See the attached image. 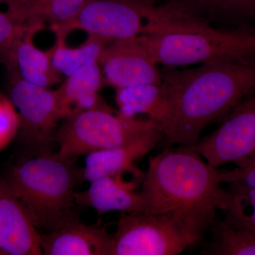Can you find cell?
<instances>
[{"label": "cell", "instance_id": "cell-17", "mask_svg": "<svg viewBox=\"0 0 255 255\" xmlns=\"http://www.w3.org/2000/svg\"><path fill=\"white\" fill-rule=\"evenodd\" d=\"M44 28L29 26L18 38L13 53V65L19 76L33 85L49 87L60 81V75L53 65V50L37 48L33 38L37 32ZM9 69V70H10Z\"/></svg>", "mask_w": 255, "mask_h": 255}, {"label": "cell", "instance_id": "cell-20", "mask_svg": "<svg viewBox=\"0 0 255 255\" xmlns=\"http://www.w3.org/2000/svg\"><path fill=\"white\" fill-rule=\"evenodd\" d=\"M202 254L255 255V231L225 216L213 225L211 243Z\"/></svg>", "mask_w": 255, "mask_h": 255}, {"label": "cell", "instance_id": "cell-16", "mask_svg": "<svg viewBox=\"0 0 255 255\" xmlns=\"http://www.w3.org/2000/svg\"><path fill=\"white\" fill-rule=\"evenodd\" d=\"M8 12L22 26L49 23L52 31L63 27L89 0H1Z\"/></svg>", "mask_w": 255, "mask_h": 255}, {"label": "cell", "instance_id": "cell-9", "mask_svg": "<svg viewBox=\"0 0 255 255\" xmlns=\"http://www.w3.org/2000/svg\"><path fill=\"white\" fill-rule=\"evenodd\" d=\"M146 26L141 10L132 5L119 0H89L73 21L53 32L68 36L80 30L109 43L145 34Z\"/></svg>", "mask_w": 255, "mask_h": 255}, {"label": "cell", "instance_id": "cell-10", "mask_svg": "<svg viewBox=\"0 0 255 255\" xmlns=\"http://www.w3.org/2000/svg\"><path fill=\"white\" fill-rule=\"evenodd\" d=\"M99 64L105 83L116 90L162 83V69L137 37L109 43Z\"/></svg>", "mask_w": 255, "mask_h": 255}, {"label": "cell", "instance_id": "cell-14", "mask_svg": "<svg viewBox=\"0 0 255 255\" xmlns=\"http://www.w3.org/2000/svg\"><path fill=\"white\" fill-rule=\"evenodd\" d=\"M43 254L112 255V235L97 225L74 220L58 229L40 233Z\"/></svg>", "mask_w": 255, "mask_h": 255}, {"label": "cell", "instance_id": "cell-6", "mask_svg": "<svg viewBox=\"0 0 255 255\" xmlns=\"http://www.w3.org/2000/svg\"><path fill=\"white\" fill-rule=\"evenodd\" d=\"M202 238L173 212L122 213L112 235V255H177Z\"/></svg>", "mask_w": 255, "mask_h": 255}, {"label": "cell", "instance_id": "cell-15", "mask_svg": "<svg viewBox=\"0 0 255 255\" xmlns=\"http://www.w3.org/2000/svg\"><path fill=\"white\" fill-rule=\"evenodd\" d=\"M90 183L86 190L75 191L78 206L92 208L100 214L111 211L147 214L142 194L134 192V184L124 182L122 175L101 177Z\"/></svg>", "mask_w": 255, "mask_h": 255}, {"label": "cell", "instance_id": "cell-7", "mask_svg": "<svg viewBox=\"0 0 255 255\" xmlns=\"http://www.w3.org/2000/svg\"><path fill=\"white\" fill-rule=\"evenodd\" d=\"M9 73V96L20 119V138L38 150L52 152L58 124L63 117L56 90L33 85L19 76L16 68Z\"/></svg>", "mask_w": 255, "mask_h": 255}, {"label": "cell", "instance_id": "cell-5", "mask_svg": "<svg viewBox=\"0 0 255 255\" xmlns=\"http://www.w3.org/2000/svg\"><path fill=\"white\" fill-rule=\"evenodd\" d=\"M159 126L150 119L126 117L102 101L64 119L55 133L58 155L77 159L132 141Z\"/></svg>", "mask_w": 255, "mask_h": 255}, {"label": "cell", "instance_id": "cell-12", "mask_svg": "<svg viewBox=\"0 0 255 255\" xmlns=\"http://www.w3.org/2000/svg\"><path fill=\"white\" fill-rule=\"evenodd\" d=\"M0 251L5 255H41L40 231L12 186L0 177Z\"/></svg>", "mask_w": 255, "mask_h": 255}, {"label": "cell", "instance_id": "cell-13", "mask_svg": "<svg viewBox=\"0 0 255 255\" xmlns=\"http://www.w3.org/2000/svg\"><path fill=\"white\" fill-rule=\"evenodd\" d=\"M162 138L163 134L158 127L125 145L88 154L83 168L84 181L90 182L126 172L141 176L134 162L150 152Z\"/></svg>", "mask_w": 255, "mask_h": 255}, {"label": "cell", "instance_id": "cell-26", "mask_svg": "<svg viewBox=\"0 0 255 255\" xmlns=\"http://www.w3.org/2000/svg\"><path fill=\"white\" fill-rule=\"evenodd\" d=\"M127 4L132 5L139 9H146L154 7L160 2L161 0H119Z\"/></svg>", "mask_w": 255, "mask_h": 255}, {"label": "cell", "instance_id": "cell-18", "mask_svg": "<svg viewBox=\"0 0 255 255\" xmlns=\"http://www.w3.org/2000/svg\"><path fill=\"white\" fill-rule=\"evenodd\" d=\"M104 82L98 61L87 63L67 76L56 90L63 119L101 103L103 100L99 91Z\"/></svg>", "mask_w": 255, "mask_h": 255}, {"label": "cell", "instance_id": "cell-23", "mask_svg": "<svg viewBox=\"0 0 255 255\" xmlns=\"http://www.w3.org/2000/svg\"><path fill=\"white\" fill-rule=\"evenodd\" d=\"M28 28L18 23L0 0V61L6 70L12 67L15 45Z\"/></svg>", "mask_w": 255, "mask_h": 255}, {"label": "cell", "instance_id": "cell-27", "mask_svg": "<svg viewBox=\"0 0 255 255\" xmlns=\"http://www.w3.org/2000/svg\"><path fill=\"white\" fill-rule=\"evenodd\" d=\"M0 255H5L4 253H2L1 251H0Z\"/></svg>", "mask_w": 255, "mask_h": 255}, {"label": "cell", "instance_id": "cell-25", "mask_svg": "<svg viewBox=\"0 0 255 255\" xmlns=\"http://www.w3.org/2000/svg\"><path fill=\"white\" fill-rule=\"evenodd\" d=\"M237 167L232 171L226 172V183L255 188V153Z\"/></svg>", "mask_w": 255, "mask_h": 255}, {"label": "cell", "instance_id": "cell-22", "mask_svg": "<svg viewBox=\"0 0 255 255\" xmlns=\"http://www.w3.org/2000/svg\"><path fill=\"white\" fill-rule=\"evenodd\" d=\"M229 184L233 199L226 216L255 231V188L238 184Z\"/></svg>", "mask_w": 255, "mask_h": 255}, {"label": "cell", "instance_id": "cell-3", "mask_svg": "<svg viewBox=\"0 0 255 255\" xmlns=\"http://www.w3.org/2000/svg\"><path fill=\"white\" fill-rule=\"evenodd\" d=\"M137 38L164 68L255 63V29L216 28L157 10L145 34Z\"/></svg>", "mask_w": 255, "mask_h": 255}, {"label": "cell", "instance_id": "cell-8", "mask_svg": "<svg viewBox=\"0 0 255 255\" xmlns=\"http://www.w3.org/2000/svg\"><path fill=\"white\" fill-rule=\"evenodd\" d=\"M191 147L216 168L239 165L255 154V95L242 101L216 130Z\"/></svg>", "mask_w": 255, "mask_h": 255}, {"label": "cell", "instance_id": "cell-11", "mask_svg": "<svg viewBox=\"0 0 255 255\" xmlns=\"http://www.w3.org/2000/svg\"><path fill=\"white\" fill-rule=\"evenodd\" d=\"M156 6L171 16L216 28L255 29V0H161Z\"/></svg>", "mask_w": 255, "mask_h": 255}, {"label": "cell", "instance_id": "cell-2", "mask_svg": "<svg viewBox=\"0 0 255 255\" xmlns=\"http://www.w3.org/2000/svg\"><path fill=\"white\" fill-rule=\"evenodd\" d=\"M142 179L146 214L173 211L201 237L216 223L218 211L227 212L232 204L233 193L221 187L226 172L204 162L191 146L150 157Z\"/></svg>", "mask_w": 255, "mask_h": 255}, {"label": "cell", "instance_id": "cell-19", "mask_svg": "<svg viewBox=\"0 0 255 255\" xmlns=\"http://www.w3.org/2000/svg\"><path fill=\"white\" fill-rule=\"evenodd\" d=\"M161 84H145L117 89L116 102L119 113L129 118L136 117L139 114L146 115L159 125L167 109Z\"/></svg>", "mask_w": 255, "mask_h": 255}, {"label": "cell", "instance_id": "cell-1", "mask_svg": "<svg viewBox=\"0 0 255 255\" xmlns=\"http://www.w3.org/2000/svg\"><path fill=\"white\" fill-rule=\"evenodd\" d=\"M167 109L159 128L170 145L194 146L201 133L255 91V63L209 62L162 68Z\"/></svg>", "mask_w": 255, "mask_h": 255}, {"label": "cell", "instance_id": "cell-4", "mask_svg": "<svg viewBox=\"0 0 255 255\" xmlns=\"http://www.w3.org/2000/svg\"><path fill=\"white\" fill-rule=\"evenodd\" d=\"M77 159L46 152L10 169L6 180L21 198L40 233L79 219L75 188L84 181Z\"/></svg>", "mask_w": 255, "mask_h": 255}, {"label": "cell", "instance_id": "cell-24", "mask_svg": "<svg viewBox=\"0 0 255 255\" xmlns=\"http://www.w3.org/2000/svg\"><path fill=\"white\" fill-rule=\"evenodd\" d=\"M19 116L9 97L0 93V152L6 148L19 130Z\"/></svg>", "mask_w": 255, "mask_h": 255}, {"label": "cell", "instance_id": "cell-21", "mask_svg": "<svg viewBox=\"0 0 255 255\" xmlns=\"http://www.w3.org/2000/svg\"><path fill=\"white\" fill-rule=\"evenodd\" d=\"M55 35V43L53 50V65L60 75L68 76L83 65L93 61H98L108 43L88 36L86 41L80 46L72 48L67 46V36Z\"/></svg>", "mask_w": 255, "mask_h": 255}]
</instances>
